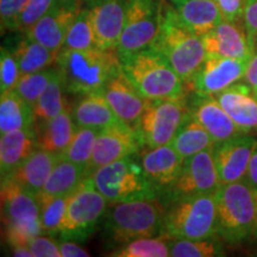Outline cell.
Instances as JSON below:
<instances>
[{"label": "cell", "mask_w": 257, "mask_h": 257, "mask_svg": "<svg viewBox=\"0 0 257 257\" xmlns=\"http://www.w3.org/2000/svg\"><path fill=\"white\" fill-rule=\"evenodd\" d=\"M34 257H62L59 248V243L51 238L37 236L28 244Z\"/></svg>", "instance_id": "obj_42"}, {"label": "cell", "mask_w": 257, "mask_h": 257, "mask_svg": "<svg viewBox=\"0 0 257 257\" xmlns=\"http://www.w3.org/2000/svg\"><path fill=\"white\" fill-rule=\"evenodd\" d=\"M36 125L34 106L24 100L17 92L3 93L0 98V134Z\"/></svg>", "instance_id": "obj_29"}, {"label": "cell", "mask_w": 257, "mask_h": 257, "mask_svg": "<svg viewBox=\"0 0 257 257\" xmlns=\"http://www.w3.org/2000/svg\"><path fill=\"white\" fill-rule=\"evenodd\" d=\"M248 62V60L207 56L191 81L186 83L187 91L216 95L243 80Z\"/></svg>", "instance_id": "obj_12"}, {"label": "cell", "mask_w": 257, "mask_h": 257, "mask_svg": "<svg viewBox=\"0 0 257 257\" xmlns=\"http://www.w3.org/2000/svg\"><path fill=\"white\" fill-rule=\"evenodd\" d=\"M2 219L10 245H28L43 233L37 194L10 179L2 180Z\"/></svg>", "instance_id": "obj_8"}, {"label": "cell", "mask_w": 257, "mask_h": 257, "mask_svg": "<svg viewBox=\"0 0 257 257\" xmlns=\"http://www.w3.org/2000/svg\"><path fill=\"white\" fill-rule=\"evenodd\" d=\"M253 44H255V50H257V36L253 38Z\"/></svg>", "instance_id": "obj_51"}, {"label": "cell", "mask_w": 257, "mask_h": 257, "mask_svg": "<svg viewBox=\"0 0 257 257\" xmlns=\"http://www.w3.org/2000/svg\"><path fill=\"white\" fill-rule=\"evenodd\" d=\"M224 21H242L246 0H216Z\"/></svg>", "instance_id": "obj_43"}, {"label": "cell", "mask_w": 257, "mask_h": 257, "mask_svg": "<svg viewBox=\"0 0 257 257\" xmlns=\"http://www.w3.org/2000/svg\"><path fill=\"white\" fill-rule=\"evenodd\" d=\"M59 73L57 67L55 68H48L40 70V72L23 74L19 78L17 85H16L15 91L18 93L24 100L34 106L36 104L40 96L46 91L48 85Z\"/></svg>", "instance_id": "obj_38"}, {"label": "cell", "mask_w": 257, "mask_h": 257, "mask_svg": "<svg viewBox=\"0 0 257 257\" xmlns=\"http://www.w3.org/2000/svg\"><path fill=\"white\" fill-rule=\"evenodd\" d=\"M72 112L76 126L104 128L121 121L101 91L83 95L73 106Z\"/></svg>", "instance_id": "obj_26"}, {"label": "cell", "mask_w": 257, "mask_h": 257, "mask_svg": "<svg viewBox=\"0 0 257 257\" xmlns=\"http://www.w3.org/2000/svg\"><path fill=\"white\" fill-rule=\"evenodd\" d=\"M22 34L23 35L16 41L14 48L10 49L17 60L22 75L40 72L56 62V51L50 50L40 42L32 40L24 32Z\"/></svg>", "instance_id": "obj_30"}, {"label": "cell", "mask_w": 257, "mask_h": 257, "mask_svg": "<svg viewBox=\"0 0 257 257\" xmlns=\"http://www.w3.org/2000/svg\"><path fill=\"white\" fill-rule=\"evenodd\" d=\"M243 22L248 30L249 36L255 38L257 36V0H246L244 8Z\"/></svg>", "instance_id": "obj_44"}, {"label": "cell", "mask_w": 257, "mask_h": 257, "mask_svg": "<svg viewBox=\"0 0 257 257\" xmlns=\"http://www.w3.org/2000/svg\"><path fill=\"white\" fill-rule=\"evenodd\" d=\"M257 138L250 134L216 143L212 148L220 185L240 181L245 178Z\"/></svg>", "instance_id": "obj_16"}, {"label": "cell", "mask_w": 257, "mask_h": 257, "mask_svg": "<svg viewBox=\"0 0 257 257\" xmlns=\"http://www.w3.org/2000/svg\"><path fill=\"white\" fill-rule=\"evenodd\" d=\"M133 156L108 163L88 176L108 204L160 197L159 192L148 179L142 163H137Z\"/></svg>", "instance_id": "obj_7"}, {"label": "cell", "mask_w": 257, "mask_h": 257, "mask_svg": "<svg viewBox=\"0 0 257 257\" xmlns=\"http://www.w3.org/2000/svg\"><path fill=\"white\" fill-rule=\"evenodd\" d=\"M189 115L187 95L179 99L148 100L146 110L135 125L143 148L170 144Z\"/></svg>", "instance_id": "obj_9"}, {"label": "cell", "mask_w": 257, "mask_h": 257, "mask_svg": "<svg viewBox=\"0 0 257 257\" xmlns=\"http://www.w3.org/2000/svg\"><path fill=\"white\" fill-rule=\"evenodd\" d=\"M176 16L189 30L204 36L224 21L216 0H168Z\"/></svg>", "instance_id": "obj_24"}, {"label": "cell", "mask_w": 257, "mask_h": 257, "mask_svg": "<svg viewBox=\"0 0 257 257\" xmlns=\"http://www.w3.org/2000/svg\"><path fill=\"white\" fill-rule=\"evenodd\" d=\"M150 48L166 57L185 83L191 81L207 57L201 36L186 28L169 4H165L160 32Z\"/></svg>", "instance_id": "obj_5"}, {"label": "cell", "mask_w": 257, "mask_h": 257, "mask_svg": "<svg viewBox=\"0 0 257 257\" xmlns=\"http://www.w3.org/2000/svg\"><path fill=\"white\" fill-rule=\"evenodd\" d=\"M255 93H256V95H257V92H255Z\"/></svg>", "instance_id": "obj_52"}, {"label": "cell", "mask_w": 257, "mask_h": 257, "mask_svg": "<svg viewBox=\"0 0 257 257\" xmlns=\"http://www.w3.org/2000/svg\"><path fill=\"white\" fill-rule=\"evenodd\" d=\"M214 96L240 133H257V95L248 83L237 82Z\"/></svg>", "instance_id": "obj_22"}, {"label": "cell", "mask_w": 257, "mask_h": 257, "mask_svg": "<svg viewBox=\"0 0 257 257\" xmlns=\"http://www.w3.org/2000/svg\"><path fill=\"white\" fill-rule=\"evenodd\" d=\"M141 148H143V144L136 130L124 121L101 128L96 137L87 176L108 163L136 155Z\"/></svg>", "instance_id": "obj_13"}, {"label": "cell", "mask_w": 257, "mask_h": 257, "mask_svg": "<svg viewBox=\"0 0 257 257\" xmlns=\"http://www.w3.org/2000/svg\"><path fill=\"white\" fill-rule=\"evenodd\" d=\"M216 193L180 197L165 207L163 233L173 239H201L217 236Z\"/></svg>", "instance_id": "obj_6"}, {"label": "cell", "mask_w": 257, "mask_h": 257, "mask_svg": "<svg viewBox=\"0 0 257 257\" xmlns=\"http://www.w3.org/2000/svg\"><path fill=\"white\" fill-rule=\"evenodd\" d=\"M243 81L257 92V50L253 51L252 56L250 57Z\"/></svg>", "instance_id": "obj_46"}, {"label": "cell", "mask_w": 257, "mask_h": 257, "mask_svg": "<svg viewBox=\"0 0 257 257\" xmlns=\"http://www.w3.org/2000/svg\"><path fill=\"white\" fill-rule=\"evenodd\" d=\"M40 204V219L43 233L49 236L59 234L66 218L68 197L48 198L37 195Z\"/></svg>", "instance_id": "obj_37"}, {"label": "cell", "mask_w": 257, "mask_h": 257, "mask_svg": "<svg viewBox=\"0 0 257 257\" xmlns=\"http://www.w3.org/2000/svg\"><path fill=\"white\" fill-rule=\"evenodd\" d=\"M73 107L66 110L51 119L37 124L38 148L51 153L64 152L76 131V124L73 118Z\"/></svg>", "instance_id": "obj_27"}, {"label": "cell", "mask_w": 257, "mask_h": 257, "mask_svg": "<svg viewBox=\"0 0 257 257\" xmlns=\"http://www.w3.org/2000/svg\"><path fill=\"white\" fill-rule=\"evenodd\" d=\"M81 2L86 5V4H89V3H92V2H95V0H81Z\"/></svg>", "instance_id": "obj_50"}, {"label": "cell", "mask_w": 257, "mask_h": 257, "mask_svg": "<svg viewBox=\"0 0 257 257\" xmlns=\"http://www.w3.org/2000/svg\"><path fill=\"white\" fill-rule=\"evenodd\" d=\"M55 64L64 91L76 95L101 91L106 82L121 70L117 49L96 47L87 50L61 49Z\"/></svg>", "instance_id": "obj_1"}, {"label": "cell", "mask_w": 257, "mask_h": 257, "mask_svg": "<svg viewBox=\"0 0 257 257\" xmlns=\"http://www.w3.org/2000/svg\"><path fill=\"white\" fill-rule=\"evenodd\" d=\"M187 95L188 110L193 117L208 131L216 143L244 135L221 107L214 95L191 92Z\"/></svg>", "instance_id": "obj_19"}, {"label": "cell", "mask_w": 257, "mask_h": 257, "mask_svg": "<svg viewBox=\"0 0 257 257\" xmlns=\"http://www.w3.org/2000/svg\"><path fill=\"white\" fill-rule=\"evenodd\" d=\"M81 0H56L47 14L24 34L59 53L74 19L81 11Z\"/></svg>", "instance_id": "obj_15"}, {"label": "cell", "mask_w": 257, "mask_h": 257, "mask_svg": "<svg viewBox=\"0 0 257 257\" xmlns=\"http://www.w3.org/2000/svg\"><path fill=\"white\" fill-rule=\"evenodd\" d=\"M165 207L157 199L113 202L102 221V237L110 246L124 245L142 237L163 233Z\"/></svg>", "instance_id": "obj_2"}, {"label": "cell", "mask_w": 257, "mask_h": 257, "mask_svg": "<svg viewBox=\"0 0 257 257\" xmlns=\"http://www.w3.org/2000/svg\"><path fill=\"white\" fill-rule=\"evenodd\" d=\"M106 100L118 118L124 123L135 127V125L146 110L148 99L137 91L130 80L123 73L118 72L106 82L104 88Z\"/></svg>", "instance_id": "obj_21"}, {"label": "cell", "mask_w": 257, "mask_h": 257, "mask_svg": "<svg viewBox=\"0 0 257 257\" xmlns=\"http://www.w3.org/2000/svg\"><path fill=\"white\" fill-rule=\"evenodd\" d=\"M22 73L18 62L8 47H2L0 50V93L14 91Z\"/></svg>", "instance_id": "obj_39"}, {"label": "cell", "mask_w": 257, "mask_h": 257, "mask_svg": "<svg viewBox=\"0 0 257 257\" xmlns=\"http://www.w3.org/2000/svg\"><path fill=\"white\" fill-rule=\"evenodd\" d=\"M141 163L148 179L160 195H168L181 172L184 160L170 144L148 148L141 154Z\"/></svg>", "instance_id": "obj_20"}, {"label": "cell", "mask_w": 257, "mask_h": 257, "mask_svg": "<svg viewBox=\"0 0 257 257\" xmlns=\"http://www.w3.org/2000/svg\"><path fill=\"white\" fill-rule=\"evenodd\" d=\"M59 248L62 257H88L89 252L79 245L75 240H63L61 239Z\"/></svg>", "instance_id": "obj_45"}, {"label": "cell", "mask_w": 257, "mask_h": 257, "mask_svg": "<svg viewBox=\"0 0 257 257\" xmlns=\"http://www.w3.org/2000/svg\"><path fill=\"white\" fill-rule=\"evenodd\" d=\"M172 237L161 233L154 237H142L118 246L110 253L115 257H167L170 256Z\"/></svg>", "instance_id": "obj_32"}, {"label": "cell", "mask_w": 257, "mask_h": 257, "mask_svg": "<svg viewBox=\"0 0 257 257\" xmlns=\"http://www.w3.org/2000/svg\"><path fill=\"white\" fill-rule=\"evenodd\" d=\"M95 47V37L94 32H93L91 17H89V9L88 6H85L74 19L61 49L87 50Z\"/></svg>", "instance_id": "obj_36"}, {"label": "cell", "mask_w": 257, "mask_h": 257, "mask_svg": "<svg viewBox=\"0 0 257 257\" xmlns=\"http://www.w3.org/2000/svg\"><path fill=\"white\" fill-rule=\"evenodd\" d=\"M56 0H30L27 8L19 16L15 31L27 32L32 25L36 24L47 14L48 10L53 6Z\"/></svg>", "instance_id": "obj_40"}, {"label": "cell", "mask_w": 257, "mask_h": 257, "mask_svg": "<svg viewBox=\"0 0 257 257\" xmlns=\"http://www.w3.org/2000/svg\"><path fill=\"white\" fill-rule=\"evenodd\" d=\"M37 148L38 135L36 125L2 135L0 138L2 180L9 178Z\"/></svg>", "instance_id": "obj_23"}, {"label": "cell", "mask_w": 257, "mask_h": 257, "mask_svg": "<svg viewBox=\"0 0 257 257\" xmlns=\"http://www.w3.org/2000/svg\"><path fill=\"white\" fill-rule=\"evenodd\" d=\"M224 255L223 244L216 236L201 239L175 238L170 242V256L173 257H219Z\"/></svg>", "instance_id": "obj_35"}, {"label": "cell", "mask_w": 257, "mask_h": 257, "mask_svg": "<svg viewBox=\"0 0 257 257\" xmlns=\"http://www.w3.org/2000/svg\"><path fill=\"white\" fill-rule=\"evenodd\" d=\"M60 160V154L37 148L6 179L12 180L23 188L35 193V194H38Z\"/></svg>", "instance_id": "obj_25"}, {"label": "cell", "mask_w": 257, "mask_h": 257, "mask_svg": "<svg viewBox=\"0 0 257 257\" xmlns=\"http://www.w3.org/2000/svg\"><path fill=\"white\" fill-rule=\"evenodd\" d=\"M214 144L216 142L206 128L189 113L179 127L170 146L174 148L180 157L185 161L195 154L210 149Z\"/></svg>", "instance_id": "obj_31"}, {"label": "cell", "mask_w": 257, "mask_h": 257, "mask_svg": "<svg viewBox=\"0 0 257 257\" xmlns=\"http://www.w3.org/2000/svg\"><path fill=\"white\" fill-rule=\"evenodd\" d=\"M212 148L184 161L174 187L167 195L169 200L186 195L217 192L220 187V180L213 160Z\"/></svg>", "instance_id": "obj_14"}, {"label": "cell", "mask_w": 257, "mask_h": 257, "mask_svg": "<svg viewBox=\"0 0 257 257\" xmlns=\"http://www.w3.org/2000/svg\"><path fill=\"white\" fill-rule=\"evenodd\" d=\"M244 180L248 181L253 188L257 189V143L255 146V149H253L252 152L251 159H250L248 172H246V175Z\"/></svg>", "instance_id": "obj_47"}, {"label": "cell", "mask_w": 257, "mask_h": 257, "mask_svg": "<svg viewBox=\"0 0 257 257\" xmlns=\"http://www.w3.org/2000/svg\"><path fill=\"white\" fill-rule=\"evenodd\" d=\"M64 87L61 79L60 72L51 80L46 91L40 96L36 104L34 105L36 123H43L59 115L70 105L63 96Z\"/></svg>", "instance_id": "obj_33"}, {"label": "cell", "mask_w": 257, "mask_h": 257, "mask_svg": "<svg viewBox=\"0 0 257 257\" xmlns=\"http://www.w3.org/2000/svg\"><path fill=\"white\" fill-rule=\"evenodd\" d=\"M100 130L101 128L96 127H76L75 134L68 147L60 154L61 159L70 161L87 169L91 162L93 150H94L96 137Z\"/></svg>", "instance_id": "obj_34"}, {"label": "cell", "mask_w": 257, "mask_h": 257, "mask_svg": "<svg viewBox=\"0 0 257 257\" xmlns=\"http://www.w3.org/2000/svg\"><path fill=\"white\" fill-rule=\"evenodd\" d=\"M12 253H14V256L17 257H34L31 250L29 249L28 245L14 246V248H12Z\"/></svg>", "instance_id": "obj_48"}, {"label": "cell", "mask_w": 257, "mask_h": 257, "mask_svg": "<svg viewBox=\"0 0 257 257\" xmlns=\"http://www.w3.org/2000/svg\"><path fill=\"white\" fill-rule=\"evenodd\" d=\"M201 38L207 56L249 61L255 51V44L249 36L243 19L237 22L223 21Z\"/></svg>", "instance_id": "obj_17"}, {"label": "cell", "mask_w": 257, "mask_h": 257, "mask_svg": "<svg viewBox=\"0 0 257 257\" xmlns=\"http://www.w3.org/2000/svg\"><path fill=\"white\" fill-rule=\"evenodd\" d=\"M127 0H95L86 4L96 48L117 49L126 17Z\"/></svg>", "instance_id": "obj_18"}, {"label": "cell", "mask_w": 257, "mask_h": 257, "mask_svg": "<svg viewBox=\"0 0 257 257\" xmlns=\"http://www.w3.org/2000/svg\"><path fill=\"white\" fill-rule=\"evenodd\" d=\"M163 0H127L126 17L117 51L120 59L153 46L163 18Z\"/></svg>", "instance_id": "obj_11"}, {"label": "cell", "mask_w": 257, "mask_h": 257, "mask_svg": "<svg viewBox=\"0 0 257 257\" xmlns=\"http://www.w3.org/2000/svg\"><path fill=\"white\" fill-rule=\"evenodd\" d=\"M30 0H0L2 31H15L16 24Z\"/></svg>", "instance_id": "obj_41"}, {"label": "cell", "mask_w": 257, "mask_h": 257, "mask_svg": "<svg viewBox=\"0 0 257 257\" xmlns=\"http://www.w3.org/2000/svg\"><path fill=\"white\" fill-rule=\"evenodd\" d=\"M255 238H257V219H256V225H255V230H253V234H252Z\"/></svg>", "instance_id": "obj_49"}, {"label": "cell", "mask_w": 257, "mask_h": 257, "mask_svg": "<svg viewBox=\"0 0 257 257\" xmlns=\"http://www.w3.org/2000/svg\"><path fill=\"white\" fill-rule=\"evenodd\" d=\"M108 201L96 189L91 178L68 197L66 218L59 236L63 240L85 242L94 232L99 220L104 218Z\"/></svg>", "instance_id": "obj_10"}, {"label": "cell", "mask_w": 257, "mask_h": 257, "mask_svg": "<svg viewBox=\"0 0 257 257\" xmlns=\"http://www.w3.org/2000/svg\"><path fill=\"white\" fill-rule=\"evenodd\" d=\"M86 178L88 176L85 167L61 159L37 195L48 198L69 197Z\"/></svg>", "instance_id": "obj_28"}, {"label": "cell", "mask_w": 257, "mask_h": 257, "mask_svg": "<svg viewBox=\"0 0 257 257\" xmlns=\"http://www.w3.org/2000/svg\"><path fill=\"white\" fill-rule=\"evenodd\" d=\"M216 197L218 238L234 245L251 237L257 219V189L243 179L220 185Z\"/></svg>", "instance_id": "obj_4"}, {"label": "cell", "mask_w": 257, "mask_h": 257, "mask_svg": "<svg viewBox=\"0 0 257 257\" xmlns=\"http://www.w3.org/2000/svg\"><path fill=\"white\" fill-rule=\"evenodd\" d=\"M121 70L148 100L179 99L186 94V83L165 56L153 48L123 57Z\"/></svg>", "instance_id": "obj_3"}]
</instances>
